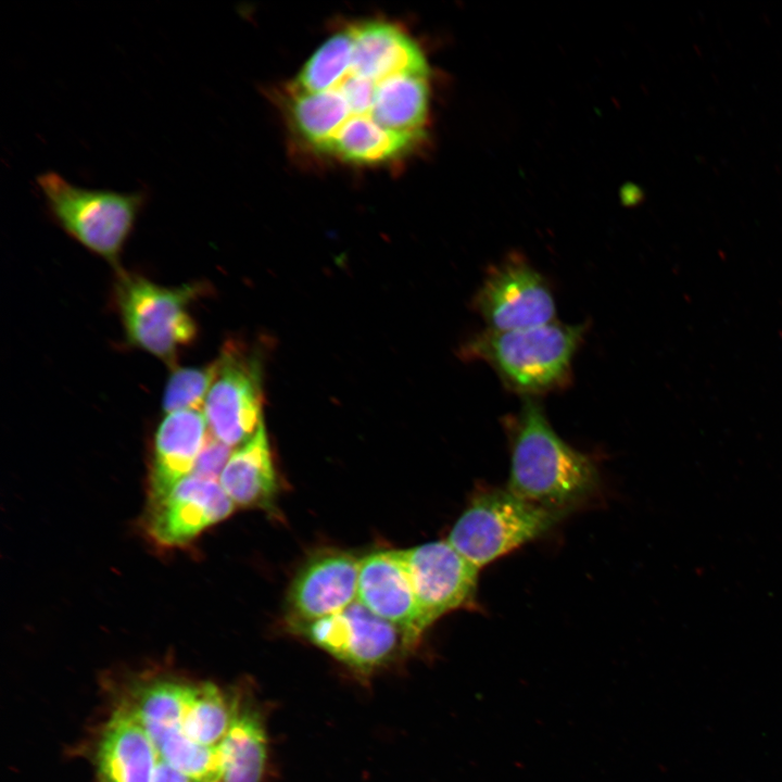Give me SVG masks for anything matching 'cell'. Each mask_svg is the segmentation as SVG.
<instances>
[{"mask_svg": "<svg viewBox=\"0 0 782 782\" xmlns=\"http://www.w3.org/2000/svg\"><path fill=\"white\" fill-rule=\"evenodd\" d=\"M510 465L507 489L538 505L572 512L598 488L594 461L553 429L542 406L525 399L518 412L504 418Z\"/></svg>", "mask_w": 782, "mask_h": 782, "instance_id": "obj_1", "label": "cell"}, {"mask_svg": "<svg viewBox=\"0 0 782 782\" xmlns=\"http://www.w3.org/2000/svg\"><path fill=\"white\" fill-rule=\"evenodd\" d=\"M585 329L583 324L555 320L513 331L485 329L465 341L461 356L485 363L507 390L534 399L571 383L573 356Z\"/></svg>", "mask_w": 782, "mask_h": 782, "instance_id": "obj_2", "label": "cell"}, {"mask_svg": "<svg viewBox=\"0 0 782 782\" xmlns=\"http://www.w3.org/2000/svg\"><path fill=\"white\" fill-rule=\"evenodd\" d=\"M47 212L70 237L89 251L117 264L148 200L147 190L118 192L76 186L48 171L36 178Z\"/></svg>", "mask_w": 782, "mask_h": 782, "instance_id": "obj_3", "label": "cell"}, {"mask_svg": "<svg viewBox=\"0 0 782 782\" xmlns=\"http://www.w3.org/2000/svg\"><path fill=\"white\" fill-rule=\"evenodd\" d=\"M570 512L491 488L472 496L446 540L478 568L541 537Z\"/></svg>", "mask_w": 782, "mask_h": 782, "instance_id": "obj_4", "label": "cell"}, {"mask_svg": "<svg viewBox=\"0 0 782 782\" xmlns=\"http://www.w3.org/2000/svg\"><path fill=\"white\" fill-rule=\"evenodd\" d=\"M199 283L163 287L149 279L121 272L115 300L128 341L172 363L180 348L197 336L189 304L201 293Z\"/></svg>", "mask_w": 782, "mask_h": 782, "instance_id": "obj_5", "label": "cell"}, {"mask_svg": "<svg viewBox=\"0 0 782 782\" xmlns=\"http://www.w3.org/2000/svg\"><path fill=\"white\" fill-rule=\"evenodd\" d=\"M293 627L314 645L363 674L391 664L417 645L403 630L357 601L333 615Z\"/></svg>", "mask_w": 782, "mask_h": 782, "instance_id": "obj_6", "label": "cell"}, {"mask_svg": "<svg viewBox=\"0 0 782 782\" xmlns=\"http://www.w3.org/2000/svg\"><path fill=\"white\" fill-rule=\"evenodd\" d=\"M204 403L210 433L229 447L249 441L263 422L262 365L244 345L228 341Z\"/></svg>", "mask_w": 782, "mask_h": 782, "instance_id": "obj_7", "label": "cell"}, {"mask_svg": "<svg viewBox=\"0 0 782 782\" xmlns=\"http://www.w3.org/2000/svg\"><path fill=\"white\" fill-rule=\"evenodd\" d=\"M471 304L488 329L494 331L542 326L554 321L556 315L545 277L517 253L487 270Z\"/></svg>", "mask_w": 782, "mask_h": 782, "instance_id": "obj_8", "label": "cell"}, {"mask_svg": "<svg viewBox=\"0 0 782 782\" xmlns=\"http://www.w3.org/2000/svg\"><path fill=\"white\" fill-rule=\"evenodd\" d=\"M398 552L427 628L443 615L474 603L480 568L447 540Z\"/></svg>", "mask_w": 782, "mask_h": 782, "instance_id": "obj_9", "label": "cell"}, {"mask_svg": "<svg viewBox=\"0 0 782 782\" xmlns=\"http://www.w3.org/2000/svg\"><path fill=\"white\" fill-rule=\"evenodd\" d=\"M235 506L217 480L188 476L150 502L147 530L162 546H181L227 518Z\"/></svg>", "mask_w": 782, "mask_h": 782, "instance_id": "obj_10", "label": "cell"}, {"mask_svg": "<svg viewBox=\"0 0 782 782\" xmlns=\"http://www.w3.org/2000/svg\"><path fill=\"white\" fill-rule=\"evenodd\" d=\"M356 601L403 630L416 644L427 629L398 550L376 552L360 559Z\"/></svg>", "mask_w": 782, "mask_h": 782, "instance_id": "obj_11", "label": "cell"}, {"mask_svg": "<svg viewBox=\"0 0 782 782\" xmlns=\"http://www.w3.org/2000/svg\"><path fill=\"white\" fill-rule=\"evenodd\" d=\"M358 564L360 559L341 552L312 558L298 573L289 592L292 626L333 615L354 603Z\"/></svg>", "mask_w": 782, "mask_h": 782, "instance_id": "obj_12", "label": "cell"}, {"mask_svg": "<svg viewBox=\"0 0 782 782\" xmlns=\"http://www.w3.org/2000/svg\"><path fill=\"white\" fill-rule=\"evenodd\" d=\"M203 411H177L161 421L154 440L150 474V502L164 496L177 482L191 475L210 434Z\"/></svg>", "mask_w": 782, "mask_h": 782, "instance_id": "obj_13", "label": "cell"}, {"mask_svg": "<svg viewBox=\"0 0 782 782\" xmlns=\"http://www.w3.org/2000/svg\"><path fill=\"white\" fill-rule=\"evenodd\" d=\"M160 755L140 722L117 708L101 733L96 762L101 782H152Z\"/></svg>", "mask_w": 782, "mask_h": 782, "instance_id": "obj_14", "label": "cell"}, {"mask_svg": "<svg viewBox=\"0 0 782 782\" xmlns=\"http://www.w3.org/2000/svg\"><path fill=\"white\" fill-rule=\"evenodd\" d=\"M218 482L235 505L258 508L273 505L278 478L264 422L231 453Z\"/></svg>", "mask_w": 782, "mask_h": 782, "instance_id": "obj_15", "label": "cell"}, {"mask_svg": "<svg viewBox=\"0 0 782 782\" xmlns=\"http://www.w3.org/2000/svg\"><path fill=\"white\" fill-rule=\"evenodd\" d=\"M217 751L220 782H261L267 760V736L260 714L232 702L231 721Z\"/></svg>", "mask_w": 782, "mask_h": 782, "instance_id": "obj_16", "label": "cell"}, {"mask_svg": "<svg viewBox=\"0 0 782 782\" xmlns=\"http://www.w3.org/2000/svg\"><path fill=\"white\" fill-rule=\"evenodd\" d=\"M188 685L173 680H154L140 685L122 706L144 728L155 748L182 732Z\"/></svg>", "mask_w": 782, "mask_h": 782, "instance_id": "obj_17", "label": "cell"}, {"mask_svg": "<svg viewBox=\"0 0 782 782\" xmlns=\"http://www.w3.org/2000/svg\"><path fill=\"white\" fill-rule=\"evenodd\" d=\"M231 716L232 703L218 686L210 682L188 685L182 720V732L188 739L203 746H217Z\"/></svg>", "mask_w": 782, "mask_h": 782, "instance_id": "obj_18", "label": "cell"}, {"mask_svg": "<svg viewBox=\"0 0 782 782\" xmlns=\"http://www.w3.org/2000/svg\"><path fill=\"white\" fill-rule=\"evenodd\" d=\"M217 374V361L202 367L176 368L166 384L163 409L166 414L203 411L204 403Z\"/></svg>", "mask_w": 782, "mask_h": 782, "instance_id": "obj_19", "label": "cell"}, {"mask_svg": "<svg viewBox=\"0 0 782 782\" xmlns=\"http://www.w3.org/2000/svg\"><path fill=\"white\" fill-rule=\"evenodd\" d=\"M230 455V447L211 434L198 456L190 476L214 480L219 479Z\"/></svg>", "mask_w": 782, "mask_h": 782, "instance_id": "obj_20", "label": "cell"}, {"mask_svg": "<svg viewBox=\"0 0 782 782\" xmlns=\"http://www.w3.org/2000/svg\"><path fill=\"white\" fill-rule=\"evenodd\" d=\"M152 782H194L186 774L173 768L161 757L159 758Z\"/></svg>", "mask_w": 782, "mask_h": 782, "instance_id": "obj_21", "label": "cell"}]
</instances>
